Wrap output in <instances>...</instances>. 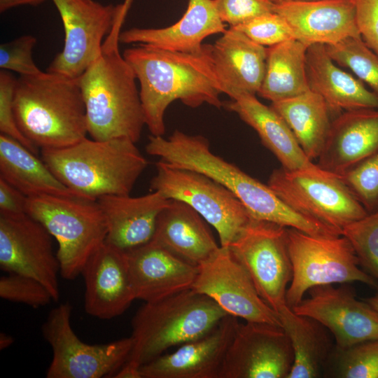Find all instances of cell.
Listing matches in <instances>:
<instances>
[{
    "mask_svg": "<svg viewBox=\"0 0 378 378\" xmlns=\"http://www.w3.org/2000/svg\"><path fill=\"white\" fill-rule=\"evenodd\" d=\"M122 55L139 82L145 124L151 135L164 134V113L175 100L191 108L203 104L218 108L224 106L211 44H204L199 52L186 53L138 43L125 49Z\"/></svg>",
    "mask_w": 378,
    "mask_h": 378,
    "instance_id": "cell-1",
    "label": "cell"
},
{
    "mask_svg": "<svg viewBox=\"0 0 378 378\" xmlns=\"http://www.w3.org/2000/svg\"><path fill=\"white\" fill-rule=\"evenodd\" d=\"M122 24L115 20L101 55L78 79L90 137H123L136 143L146 124L136 78L118 48Z\"/></svg>",
    "mask_w": 378,
    "mask_h": 378,
    "instance_id": "cell-2",
    "label": "cell"
},
{
    "mask_svg": "<svg viewBox=\"0 0 378 378\" xmlns=\"http://www.w3.org/2000/svg\"><path fill=\"white\" fill-rule=\"evenodd\" d=\"M13 105L19 129L38 148H64L86 137V113L78 78L47 71L20 76Z\"/></svg>",
    "mask_w": 378,
    "mask_h": 378,
    "instance_id": "cell-3",
    "label": "cell"
},
{
    "mask_svg": "<svg viewBox=\"0 0 378 378\" xmlns=\"http://www.w3.org/2000/svg\"><path fill=\"white\" fill-rule=\"evenodd\" d=\"M146 150L170 167L196 171L220 183L240 200L253 219L292 228H300L304 223V217L288 206L267 184L213 153L202 136L178 130L167 139L150 135Z\"/></svg>",
    "mask_w": 378,
    "mask_h": 378,
    "instance_id": "cell-4",
    "label": "cell"
},
{
    "mask_svg": "<svg viewBox=\"0 0 378 378\" xmlns=\"http://www.w3.org/2000/svg\"><path fill=\"white\" fill-rule=\"evenodd\" d=\"M42 160L76 195L97 200L130 195L148 165L135 142L127 138L85 137L61 148H43Z\"/></svg>",
    "mask_w": 378,
    "mask_h": 378,
    "instance_id": "cell-5",
    "label": "cell"
},
{
    "mask_svg": "<svg viewBox=\"0 0 378 378\" xmlns=\"http://www.w3.org/2000/svg\"><path fill=\"white\" fill-rule=\"evenodd\" d=\"M228 315L214 300L192 288L145 302L132 319V346L125 362L140 368L211 331Z\"/></svg>",
    "mask_w": 378,
    "mask_h": 378,
    "instance_id": "cell-6",
    "label": "cell"
},
{
    "mask_svg": "<svg viewBox=\"0 0 378 378\" xmlns=\"http://www.w3.org/2000/svg\"><path fill=\"white\" fill-rule=\"evenodd\" d=\"M26 213L40 222L58 244L62 278H77L106 240L108 226L97 200L79 195L27 197Z\"/></svg>",
    "mask_w": 378,
    "mask_h": 378,
    "instance_id": "cell-7",
    "label": "cell"
},
{
    "mask_svg": "<svg viewBox=\"0 0 378 378\" xmlns=\"http://www.w3.org/2000/svg\"><path fill=\"white\" fill-rule=\"evenodd\" d=\"M292 279L286 295L293 308L310 288L321 285L359 281L377 286L376 280L360 267L349 241L342 234L312 235L286 227Z\"/></svg>",
    "mask_w": 378,
    "mask_h": 378,
    "instance_id": "cell-8",
    "label": "cell"
},
{
    "mask_svg": "<svg viewBox=\"0 0 378 378\" xmlns=\"http://www.w3.org/2000/svg\"><path fill=\"white\" fill-rule=\"evenodd\" d=\"M155 166L151 190L192 208L217 231L220 246L228 248L253 219L230 190L209 176L160 160Z\"/></svg>",
    "mask_w": 378,
    "mask_h": 378,
    "instance_id": "cell-9",
    "label": "cell"
},
{
    "mask_svg": "<svg viewBox=\"0 0 378 378\" xmlns=\"http://www.w3.org/2000/svg\"><path fill=\"white\" fill-rule=\"evenodd\" d=\"M69 302L52 309L42 325L44 339L52 351L47 378H100L114 375L130 356L131 337L102 344H89L74 332Z\"/></svg>",
    "mask_w": 378,
    "mask_h": 378,
    "instance_id": "cell-10",
    "label": "cell"
},
{
    "mask_svg": "<svg viewBox=\"0 0 378 378\" xmlns=\"http://www.w3.org/2000/svg\"><path fill=\"white\" fill-rule=\"evenodd\" d=\"M267 185L290 208L342 234L347 225L368 213L341 177L304 171L274 169Z\"/></svg>",
    "mask_w": 378,
    "mask_h": 378,
    "instance_id": "cell-11",
    "label": "cell"
},
{
    "mask_svg": "<svg viewBox=\"0 0 378 378\" xmlns=\"http://www.w3.org/2000/svg\"><path fill=\"white\" fill-rule=\"evenodd\" d=\"M228 248L248 272L260 296L278 314L286 305L292 279L286 227L252 219Z\"/></svg>",
    "mask_w": 378,
    "mask_h": 378,
    "instance_id": "cell-12",
    "label": "cell"
},
{
    "mask_svg": "<svg viewBox=\"0 0 378 378\" xmlns=\"http://www.w3.org/2000/svg\"><path fill=\"white\" fill-rule=\"evenodd\" d=\"M61 17L64 43L46 71L78 78L102 53L118 5L94 0H52Z\"/></svg>",
    "mask_w": 378,
    "mask_h": 378,
    "instance_id": "cell-13",
    "label": "cell"
},
{
    "mask_svg": "<svg viewBox=\"0 0 378 378\" xmlns=\"http://www.w3.org/2000/svg\"><path fill=\"white\" fill-rule=\"evenodd\" d=\"M0 268L8 273L31 277L60 298L59 262L52 248V236L27 213L0 214Z\"/></svg>",
    "mask_w": 378,
    "mask_h": 378,
    "instance_id": "cell-14",
    "label": "cell"
},
{
    "mask_svg": "<svg viewBox=\"0 0 378 378\" xmlns=\"http://www.w3.org/2000/svg\"><path fill=\"white\" fill-rule=\"evenodd\" d=\"M198 267L192 290L211 298L229 315L281 327L278 314L260 296L248 272L229 248L220 246Z\"/></svg>",
    "mask_w": 378,
    "mask_h": 378,
    "instance_id": "cell-15",
    "label": "cell"
},
{
    "mask_svg": "<svg viewBox=\"0 0 378 378\" xmlns=\"http://www.w3.org/2000/svg\"><path fill=\"white\" fill-rule=\"evenodd\" d=\"M293 363L290 342L281 327L239 323L219 378H288Z\"/></svg>",
    "mask_w": 378,
    "mask_h": 378,
    "instance_id": "cell-16",
    "label": "cell"
},
{
    "mask_svg": "<svg viewBox=\"0 0 378 378\" xmlns=\"http://www.w3.org/2000/svg\"><path fill=\"white\" fill-rule=\"evenodd\" d=\"M308 292L309 297L291 309L327 328L335 338L336 349L378 340L377 312L365 300H358L352 288L327 284Z\"/></svg>",
    "mask_w": 378,
    "mask_h": 378,
    "instance_id": "cell-17",
    "label": "cell"
},
{
    "mask_svg": "<svg viewBox=\"0 0 378 378\" xmlns=\"http://www.w3.org/2000/svg\"><path fill=\"white\" fill-rule=\"evenodd\" d=\"M237 318L228 314L209 333L143 365L141 378H219Z\"/></svg>",
    "mask_w": 378,
    "mask_h": 378,
    "instance_id": "cell-18",
    "label": "cell"
},
{
    "mask_svg": "<svg viewBox=\"0 0 378 378\" xmlns=\"http://www.w3.org/2000/svg\"><path fill=\"white\" fill-rule=\"evenodd\" d=\"M80 274L85 288V311L92 316L117 317L135 300L126 251L106 241L90 257Z\"/></svg>",
    "mask_w": 378,
    "mask_h": 378,
    "instance_id": "cell-19",
    "label": "cell"
},
{
    "mask_svg": "<svg viewBox=\"0 0 378 378\" xmlns=\"http://www.w3.org/2000/svg\"><path fill=\"white\" fill-rule=\"evenodd\" d=\"M135 299L155 302L191 288L199 267L153 241L126 251Z\"/></svg>",
    "mask_w": 378,
    "mask_h": 378,
    "instance_id": "cell-20",
    "label": "cell"
},
{
    "mask_svg": "<svg viewBox=\"0 0 378 378\" xmlns=\"http://www.w3.org/2000/svg\"><path fill=\"white\" fill-rule=\"evenodd\" d=\"M273 10L287 21L295 39L307 46L360 36L354 0L285 2L274 4Z\"/></svg>",
    "mask_w": 378,
    "mask_h": 378,
    "instance_id": "cell-21",
    "label": "cell"
},
{
    "mask_svg": "<svg viewBox=\"0 0 378 378\" xmlns=\"http://www.w3.org/2000/svg\"><path fill=\"white\" fill-rule=\"evenodd\" d=\"M377 153L378 109L344 111L332 119L317 165L340 176Z\"/></svg>",
    "mask_w": 378,
    "mask_h": 378,
    "instance_id": "cell-22",
    "label": "cell"
},
{
    "mask_svg": "<svg viewBox=\"0 0 378 378\" xmlns=\"http://www.w3.org/2000/svg\"><path fill=\"white\" fill-rule=\"evenodd\" d=\"M214 44L211 55L223 93L258 94L265 73L267 48L229 27Z\"/></svg>",
    "mask_w": 378,
    "mask_h": 378,
    "instance_id": "cell-23",
    "label": "cell"
},
{
    "mask_svg": "<svg viewBox=\"0 0 378 378\" xmlns=\"http://www.w3.org/2000/svg\"><path fill=\"white\" fill-rule=\"evenodd\" d=\"M97 202L108 226L105 241L128 251L153 239L158 217L171 200L153 191L139 197L104 195Z\"/></svg>",
    "mask_w": 378,
    "mask_h": 378,
    "instance_id": "cell-24",
    "label": "cell"
},
{
    "mask_svg": "<svg viewBox=\"0 0 378 378\" xmlns=\"http://www.w3.org/2000/svg\"><path fill=\"white\" fill-rule=\"evenodd\" d=\"M221 20L214 0H189L187 9L176 23L164 28H132L121 31L122 43H144L170 51L200 52L208 36L223 34Z\"/></svg>",
    "mask_w": 378,
    "mask_h": 378,
    "instance_id": "cell-25",
    "label": "cell"
},
{
    "mask_svg": "<svg viewBox=\"0 0 378 378\" xmlns=\"http://www.w3.org/2000/svg\"><path fill=\"white\" fill-rule=\"evenodd\" d=\"M224 106L258 133L263 145L276 156L283 169L320 175L333 174L323 170L307 158L281 116L270 106L260 102L255 95L237 94Z\"/></svg>",
    "mask_w": 378,
    "mask_h": 378,
    "instance_id": "cell-26",
    "label": "cell"
},
{
    "mask_svg": "<svg viewBox=\"0 0 378 378\" xmlns=\"http://www.w3.org/2000/svg\"><path fill=\"white\" fill-rule=\"evenodd\" d=\"M152 241L199 266L220 248L204 218L187 204L171 200L159 214Z\"/></svg>",
    "mask_w": 378,
    "mask_h": 378,
    "instance_id": "cell-27",
    "label": "cell"
},
{
    "mask_svg": "<svg viewBox=\"0 0 378 378\" xmlns=\"http://www.w3.org/2000/svg\"><path fill=\"white\" fill-rule=\"evenodd\" d=\"M306 69L309 90L321 96L332 113L378 109V93L341 69L328 55L325 45L308 47Z\"/></svg>",
    "mask_w": 378,
    "mask_h": 378,
    "instance_id": "cell-28",
    "label": "cell"
},
{
    "mask_svg": "<svg viewBox=\"0 0 378 378\" xmlns=\"http://www.w3.org/2000/svg\"><path fill=\"white\" fill-rule=\"evenodd\" d=\"M278 315L293 352L288 378L321 377L334 349L327 328L310 317L296 314L287 304Z\"/></svg>",
    "mask_w": 378,
    "mask_h": 378,
    "instance_id": "cell-29",
    "label": "cell"
},
{
    "mask_svg": "<svg viewBox=\"0 0 378 378\" xmlns=\"http://www.w3.org/2000/svg\"><path fill=\"white\" fill-rule=\"evenodd\" d=\"M0 178L27 197L77 195L64 185L36 154L3 134H0Z\"/></svg>",
    "mask_w": 378,
    "mask_h": 378,
    "instance_id": "cell-30",
    "label": "cell"
},
{
    "mask_svg": "<svg viewBox=\"0 0 378 378\" xmlns=\"http://www.w3.org/2000/svg\"><path fill=\"white\" fill-rule=\"evenodd\" d=\"M270 106L286 122L307 158L319 157L326 141L332 111L325 100L312 90L286 99L272 102Z\"/></svg>",
    "mask_w": 378,
    "mask_h": 378,
    "instance_id": "cell-31",
    "label": "cell"
},
{
    "mask_svg": "<svg viewBox=\"0 0 378 378\" xmlns=\"http://www.w3.org/2000/svg\"><path fill=\"white\" fill-rule=\"evenodd\" d=\"M308 47L293 39L267 48L265 73L258 94L272 103L309 90L306 69Z\"/></svg>",
    "mask_w": 378,
    "mask_h": 378,
    "instance_id": "cell-32",
    "label": "cell"
},
{
    "mask_svg": "<svg viewBox=\"0 0 378 378\" xmlns=\"http://www.w3.org/2000/svg\"><path fill=\"white\" fill-rule=\"evenodd\" d=\"M325 46L337 64L350 69L370 90L378 93V54L360 36L348 37Z\"/></svg>",
    "mask_w": 378,
    "mask_h": 378,
    "instance_id": "cell-33",
    "label": "cell"
},
{
    "mask_svg": "<svg viewBox=\"0 0 378 378\" xmlns=\"http://www.w3.org/2000/svg\"><path fill=\"white\" fill-rule=\"evenodd\" d=\"M332 377L378 378V340L362 342L346 349H333L327 363Z\"/></svg>",
    "mask_w": 378,
    "mask_h": 378,
    "instance_id": "cell-34",
    "label": "cell"
},
{
    "mask_svg": "<svg viewBox=\"0 0 378 378\" xmlns=\"http://www.w3.org/2000/svg\"><path fill=\"white\" fill-rule=\"evenodd\" d=\"M342 235L351 243L360 267L378 280V210L345 226Z\"/></svg>",
    "mask_w": 378,
    "mask_h": 378,
    "instance_id": "cell-35",
    "label": "cell"
},
{
    "mask_svg": "<svg viewBox=\"0 0 378 378\" xmlns=\"http://www.w3.org/2000/svg\"><path fill=\"white\" fill-rule=\"evenodd\" d=\"M340 177L368 213L378 210V153Z\"/></svg>",
    "mask_w": 378,
    "mask_h": 378,
    "instance_id": "cell-36",
    "label": "cell"
},
{
    "mask_svg": "<svg viewBox=\"0 0 378 378\" xmlns=\"http://www.w3.org/2000/svg\"><path fill=\"white\" fill-rule=\"evenodd\" d=\"M232 27L255 43L268 47L295 39L291 27L279 14L272 12Z\"/></svg>",
    "mask_w": 378,
    "mask_h": 378,
    "instance_id": "cell-37",
    "label": "cell"
},
{
    "mask_svg": "<svg viewBox=\"0 0 378 378\" xmlns=\"http://www.w3.org/2000/svg\"><path fill=\"white\" fill-rule=\"evenodd\" d=\"M0 297L33 308L46 306L53 301L50 293L41 283L15 273H8L0 278Z\"/></svg>",
    "mask_w": 378,
    "mask_h": 378,
    "instance_id": "cell-38",
    "label": "cell"
},
{
    "mask_svg": "<svg viewBox=\"0 0 378 378\" xmlns=\"http://www.w3.org/2000/svg\"><path fill=\"white\" fill-rule=\"evenodd\" d=\"M37 39L32 35H23L0 45V68L17 72L20 76L38 75L43 72L33 58V49Z\"/></svg>",
    "mask_w": 378,
    "mask_h": 378,
    "instance_id": "cell-39",
    "label": "cell"
},
{
    "mask_svg": "<svg viewBox=\"0 0 378 378\" xmlns=\"http://www.w3.org/2000/svg\"><path fill=\"white\" fill-rule=\"evenodd\" d=\"M16 80L9 71L1 69L0 132L1 134L18 141L37 155L38 148L24 136L16 122L13 105Z\"/></svg>",
    "mask_w": 378,
    "mask_h": 378,
    "instance_id": "cell-40",
    "label": "cell"
},
{
    "mask_svg": "<svg viewBox=\"0 0 378 378\" xmlns=\"http://www.w3.org/2000/svg\"><path fill=\"white\" fill-rule=\"evenodd\" d=\"M217 12L225 24L234 27L255 17L274 12L270 0H214Z\"/></svg>",
    "mask_w": 378,
    "mask_h": 378,
    "instance_id": "cell-41",
    "label": "cell"
},
{
    "mask_svg": "<svg viewBox=\"0 0 378 378\" xmlns=\"http://www.w3.org/2000/svg\"><path fill=\"white\" fill-rule=\"evenodd\" d=\"M356 24L365 43L378 54V0H354Z\"/></svg>",
    "mask_w": 378,
    "mask_h": 378,
    "instance_id": "cell-42",
    "label": "cell"
},
{
    "mask_svg": "<svg viewBox=\"0 0 378 378\" xmlns=\"http://www.w3.org/2000/svg\"><path fill=\"white\" fill-rule=\"evenodd\" d=\"M27 197L0 178V214L17 215L26 213Z\"/></svg>",
    "mask_w": 378,
    "mask_h": 378,
    "instance_id": "cell-43",
    "label": "cell"
},
{
    "mask_svg": "<svg viewBox=\"0 0 378 378\" xmlns=\"http://www.w3.org/2000/svg\"><path fill=\"white\" fill-rule=\"evenodd\" d=\"M46 0H0V12L4 13L10 8L19 6L31 5L37 6Z\"/></svg>",
    "mask_w": 378,
    "mask_h": 378,
    "instance_id": "cell-44",
    "label": "cell"
},
{
    "mask_svg": "<svg viewBox=\"0 0 378 378\" xmlns=\"http://www.w3.org/2000/svg\"><path fill=\"white\" fill-rule=\"evenodd\" d=\"M115 378H141L140 369L125 363L113 375Z\"/></svg>",
    "mask_w": 378,
    "mask_h": 378,
    "instance_id": "cell-45",
    "label": "cell"
},
{
    "mask_svg": "<svg viewBox=\"0 0 378 378\" xmlns=\"http://www.w3.org/2000/svg\"><path fill=\"white\" fill-rule=\"evenodd\" d=\"M14 342V338L4 332L0 334V349L4 350L10 346Z\"/></svg>",
    "mask_w": 378,
    "mask_h": 378,
    "instance_id": "cell-46",
    "label": "cell"
},
{
    "mask_svg": "<svg viewBox=\"0 0 378 378\" xmlns=\"http://www.w3.org/2000/svg\"><path fill=\"white\" fill-rule=\"evenodd\" d=\"M377 292L370 298H366L365 300L369 303L378 313V286H377Z\"/></svg>",
    "mask_w": 378,
    "mask_h": 378,
    "instance_id": "cell-47",
    "label": "cell"
},
{
    "mask_svg": "<svg viewBox=\"0 0 378 378\" xmlns=\"http://www.w3.org/2000/svg\"><path fill=\"white\" fill-rule=\"evenodd\" d=\"M273 4H277L285 2L309 1L315 0H270Z\"/></svg>",
    "mask_w": 378,
    "mask_h": 378,
    "instance_id": "cell-48",
    "label": "cell"
},
{
    "mask_svg": "<svg viewBox=\"0 0 378 378\" xmlns=\"http://www.w3.org/2000/svg\"><path fill=\"white\" fill-rule=\"evenodd\" d=\"M132 1V0H125V1H124L123 4H122L123 8H124L125 10H126L127 11H128V10H129V8H130V7Z\"/></svg>",
    "mask_w": 378,
    "mask_h": 378,
    "instance_id": "cell-49",
    "label": "cell"
}]
</instances>
